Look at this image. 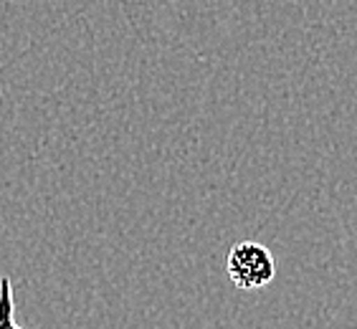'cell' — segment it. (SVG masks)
I'll return each mask as SVG.
<instances>
[{
  "label": "cell",
  "mask_w": 357,
  "mask_h": 329,
  "mask_svg": "<svg viewBox=\"0 0 357 329\" xmlns=\"http://www.w3.org/2000/svg\"><path fill=\"white\" fill-rule=\"evenodd\" d=\"M226 274L241 291L264 289L266 284L274 282L276 276L274 256L266 246L256 243V240H241L228 251Z\"/></svg>",
  "instance_id": "obj_1"
},
{
  "label": "cell",
  "mask_w": 357,
  "mask_h": 329,
  "mask_svg": "<svg viewBox=\"0 0 357 329\" xmlns=\"http://www.w3.org/2000/svg\"><path fill=\"white\" fill-rule=\"evenodd\" d=\"M0 329H23L15 322V291L8 276H0Z\"/></svg>",
  "instance_id": "obj_2"
}]
</instances>
